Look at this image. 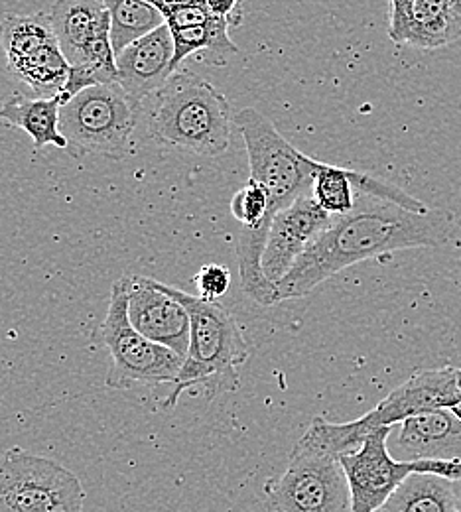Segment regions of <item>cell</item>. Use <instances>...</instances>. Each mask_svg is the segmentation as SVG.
Returning <instances> with one entry per match:
<instances>
[{
    "label": "cell",
    "mask_w": 461,
    "mask_h": 512,
    "mask_svg": "<svg viewBox=\"0 0 461 512\" xmlns=\"http://www.w3.org/2000/svg\"><path fill=\"white\" fill-rule=\"evenodd\" d=\"M450 4H452V12L461 26V0H450Z\"/></svg>",
    "instance_id": "29"
},
{
    "label": "cell",
    "mask_w": 461,
    "mask_h": 512,
    "mask_svg": "<svg viewBox=\"0 0 461 512\" xmlns=\"http://www.w3.org/2000/svg\"><path fill=\"white\" fill-rule=\"evenodd\" d=\"M460 38V22L452 12L450 0H416L395 44L438 50Z\"/></svg>",
    "instance_id": "17"
},
{
    "label": "cell",
    "mask_w": 461,
    "mask_h": 512,
    "mask_svg": "<svg viewBox=\"0 0 461 512\" xmlns=\"http://www.w3.org/2000/svg\"><path fill=\"white\" fill-rule=\"evenodd\" d=\"M172 60V32L164 24L117 54V83L131 99L142 105L144 99L156 95L176 73Z\"/></svg>",
    "instance_id": "15"
},
{
    "label": "cell",
    "mask_w": 461,
    "mask_h": 512,
    "mask_svg": "<svg viewBox=\"0 0 461 512\" xmlns=\"http://www.w3.org/2000/svg\"><path fill=\"white\" fill-rule=\"evenodd\" d=\"M331 221L333 215L318 205L312 193L302 195L274 217L261 260L264 278L274 290Z\"/></svg>",
    "instance_id": "12"
},
{
    "label": "cell",
    "mask_w": 461,
    "mask_h": 512,
    "mask_svg": "<svg viewBox=\"0 0 461 512\" xmlns=\"http://www.w3.org/2000/svg\"><path fill=\"white\" fill-rule=\"evenodd\" d=\"M62 105V95L50 99H28L14 93L2 103L0 121L10 127L22 128L34 140L36 150H42L48 144L67 150V140L60 130Z\"/></svg>",
    "instance_id": "16"
},
{
    "label": "cell",
    "mask_w": 461,
    "mask_h": 512,
    "mask_svg": "<svg viewBox=\"0 0 461 512\" xmlns=\"http://www.w3.org/2000/svg\"><path fill=\"white\" fill-rule=\"evenodd\" d=\"M395 426L379 428L365 438L361 448L339 457L345 471L351 512L381 511L396 489L414 473H434L461 481L460 461H398L389 449Z\"/></svg>",
    "instance_id": "11"
},
{
    "label": "cell",
    "mask_w": 461,
    "mask_h": 512,
    "mask_svg": "<svg viewBox=\"0 0 461 512\" xmlns=\"http://www.w3.org/2000/svg\"><path fill=\"white\" fill-rule=\"evenodd\" d=\"M129 320L146 339L186 357L192 321L188 310L160 282L146 276H127Z\"/></svg>",
    "instance_id": "13"
},
{
    "label": "cell",
    "mask_w": 461,
    "mask_h": 512,
    "mask_svg": "<svg viewBox=\"0 0 461 512\" xmlns=\"http://www.w3.org/2000/svg\"><path fill=\"white\" fill-rule=\"evenodd\" d=\"M357 174L359 172L316 160V180L312 195L318 205L333 217L349 213L355 207L359 195L355 188Z\"/></svg>",
    "instance_id": "23"
},
{
    "label": "cell",
    "mask_w": 461,
    "mask_h": 512,
    "mask_svg": "<svg viewBox=\"0 0 461 512\" xmlns=\"http://www.w3.org/2000/svg\"><path fill=\"white\" fill-rule=\"evenodd\" d=\"M101 339L111 355V369L105 379L109 388L127 390L136 384H174L182 371L184 357L146 339L132 327L127 276L119 278L111 290L107 316L101 323Z\"/></svg>",
    "instance_id": "8"
},
{
    "label": "cell",
    "mask_w": 461,
    "mask_h": 512,
    "mask_svg": "<svg viewBox=\"0 0 461 512\" xmlns=\"http://www.w3.org/2000/svg\"><path fill=\"white\" fill-rule=\"evenodd\" d=\"M452 213H414L393 201L359 193L355 207L333 217L330 227L300 256L276 286V302L304 298L341 270L406 249H440L456 239Z\"/></svg>",
    "instance_id": "1"
},
{
    "label": "cell",
    "mask_w": 461,
    "mask_h": 512,
    "mask_svg": "<svg viewBox=\"0 0 461 512\" xmlns=\"http://www.w3.org/2000/svg\"><path fill=\"white\" fill-rule=\"evenodd\" d=\"M458 495H460V512H461V481H458Z\"/></svg>",
    "instance_id": "31"
},
{
    "label": "cell",
    "mask_w": 461,
    "mask_h": 512,
    "mask_svg": "<svg viewBox=\"0 0 461 512\" xmlns=\"http://www.w3.org/2000/svg\"><path fill=\"white\" fill-rule=\"evenodd\" d=\"M416 0H389V36L396 42Z\"/></svg>",
    "instance_id": "27"
},
{
    "label": "cell",
    "mask_w": 461,
    "mask_h": 512,
    "mask_svg": "<svg viewBox=\"0 0 461 512\" xmlns=\"http://www.w3.org/2000/svg\"><path fill=\"white\" fill-rule=\"evenodd\" d=\"M148 128L166 146L215 158L231 146V105L207 79L188 69H178L152 95Z\"/></svg>",
    "instance_id": "3"
},
{
    "label": "cell",
    "mask_w": 461,
    "mask_h": 512,
    "mask_svg": "<svg viewBox=\"0 0 461 512\" xmlns=\"http://www.w3.org/2000/svg\"><path fill=\"white\" fill-rule=\"evenodd\" d=\"M6 65L16 79L26 83L36 93V97L44 99L58 97L64 93L71 69L58 42L48 44L42 50Z\"/></svg>",
    "instance_id": "20"
},
{
    "label": "cell",
    "mask_w": 461,
    "mask_h": 512,
    "mask_svg": "<svg viewBox=\"0 0 461 512\" xmlns=\"http://www.w3.org/2000/svg\"><path fill=\"white\" fill-rule=\"evenodd\" d=\"M50 22L71 69L64 103L77 93L117 83V56L111 44V14L103 0H56Z\"/></svg>",
    "instance_id": "5"
},
{
    "label": "cell",
    "mask_w": 461,
    "mask_h": 512,
    "mask_svg": "<svg viewBox=\"0 0 461 512\" xmlns=\"http://www.w3.org/2000/svg\"><path fill=\"white\" fill-rule=\"evenodd\" d=\"M398 461H460L461 418L452 410H434L406 418L389 438Z\"/></svg>",
    "instance_id": "14"
},
{
    "label": "cell",
    "mask_w": 461,
    "mask_h": 512,
    "mask_svg": "<svg viewBox=\"0 0 461 512\" xmlns=\"http://www.w3.org/2000/svg\"><path fill=\"white\" fill-rule=\"evenodd\" d=\"M140 117V103L119 83L95 85L62 105L60 130L71 156L97 154L123 160L132 152V138Z\"/></svg>",
    "instance_id": "6"
},
{
    "label": "cell",
    "mask_w": 461,
    "mask_h": 512,
    "mask_svg": "<svg viewBox=\"0 0 461 512\" xmlns=\"http://www.w3.org/2000/svg\"><path fill=\"white\" fill-rule=\"evenodd\" d=\"M111 14V44L115 56L132 42L166 24L164 14L146 0H103Z\"/></svg>",
    "instance_id": "21"
},
{
    "label": "cell",
    "mask_w": 461,
    "mask_h": 512,
    "mask_svg": "<svg viewBox=\"0 0 461 512\" xmlns=\"http://www.w3.org/2000/svg\"><path fill=\"white\" fill-rule=\"evenodd\" d=\"M54 42L58 40L46 14H10L0 22V46L6 54V64L22 60Z\"/></svg>",
    "instance_id": "22"
},
{
    "label": "cell",
    "mask_w": 461,
    "mask_h": 512,
    "mask_svg": "<svg viewBox=\"0 0 461 512\" xmlns=\"http://www.w3.org/2000/svg\"><path fill=\"white\" fill-rule=\"evenodd\" d=\"M164 14L166 26L170 30L176 28H194V26H207L209 22L215 20V16L211 14V10L207 8L205 0H188V2H180L174 6H168L164 10H160Z\"/></svg>",
    "instance_id": "24"
},
{
    "label": "cell",
    "mask_w": 461,
    "mask_h": 512,
    "mask_svg": "<svg viewBox=\"0 0 461 512\" xmlns=\"http://www.w3.org/2000/svg\"><path fill=\"white\" fill-rule=\"evenodd\" d=\"M229 28L231 24L227 20L215 18L207 26L170 30L174 42V71H178L180 64L194 54H201L209 64H227L239 52L229 38Z\"/></svg>",
    "instance_id": "19"
},
{
    "label": "cell",
    "mask_w": 461,
    "mask_h": 512,
    "mask_svg": "<svg viewBox=\"0 0 461 512\" xmlns=\"http://www.w3.org/2000/svg\"><path fill=\"white\" fill-rule=\"evenodd\" d=\"M377 512H385V509H381V511H377Z\"/></svg>",
    "instance_id": "32"
},
{
    "label": "cell",
    "mask_w": 461,
    "mask_h": 512,
    "mask_svg": "<svg viewBox=\"0 0 461 512\" xmlns=\"http://www.w3.org/2000/svg\"><path fill=\"white\" fill-rule=\"evenodd\" d=\"M85 489L66 465L12 448L0 455V512H83Z\"/></svg>",
    "instance_id": "9"
},
{
    "label": "cell",
    "mask_w": 461,
    "mask_h": 512,
    "mask_svg": "<svg viewBox=\"0 0 461 512\" xmlns=\"http://www.w3.org/2000/svg\"><path fill=\"white\" fill-rule=\"evenodd\" d=\"M452 412H454V414H456V416H460V418H461V371H460V404H458V406H456V408H454V410H452Z\"/></svg>",
    "instance_id": "30"
},
{
    "label": "cell",
    "mask_w": 461,
    "mask_h": 512,
    "mask_svg": "<svg viewBox=\"0 0 461 512\" xmlns=\"http://www.w3.org/2000/svg\"><path fill=\"white\" fill-rule=\"evenodd\" d=\"M251 166V180L268 195L272 219L302 195L314 190L316 160L294 148L257 109H243L235 117Z\"/></svg>",
    "instance_id": "7"
},
{
    "label": "cell",
    "mask_w": 461,
    "mask_h": 512,
    "mask_svg": "<svg viewBox=\"0 0 461 512\" xmlns=\"http://www.w3.org/2000/svg\"><path fill=\"white\" fill-rule=\"evenodd\" d=\"M160 286L188 310L192 321L190 349L176 383L164 398V408H174L186 392L213 400L219 394L237 390L239 369L251 357L241 325L219 302L201 300L162 282Z\"/></svg>",
    "instance_id": "2"
},
{
    "label": "cell",
    "mask_w": 461,
    "mask_h": 512,
    "mask_svg": "<svg viewBox=\"0 0 461 512\" xmlns=\"http://www.w3.org/2000/svg\"><path fill=\"white\" fill-rule=\"evenodd\" d=\"M199 298L207 302H219L231 288V272L223 264H205L196 274Z\"/></svg>",
    "instance_id": "25"
},
{
    "label": "cell",
    "mask_w": 461,
    "mask_h": 512,
    "mask_svg": "<svg viewBox=\"0 0 461 512\" xmlns=\"http://www.w3.org/2000/svg\"><path fill=\"white\" fill-rule=\"evenodd\" d=\"M460 404V369H432L410 377L395 388L377 408L347 424H331L314 418L302 436L314 448L324 449L335 457L361 448L365 438L379 428L395 426L406 418L434 412L454 410Z\"/></svg>",
    "instance_id": "4"
},
{
    "label": "cell",
    "mask_w": 461,
    "mask_h": 512,
    "mask_svg": "<svg viewBox=\"0 0 461 512\" xmlns=\"http://www.w3.org/2000/svg\"><path fill=\"white\" fill-rule=\"evenodd\" d=\"M270 512H351V493L339 457L304 440L292 449L284 473L266 485Z\"/></svg>",
    "instance_id": "10"
},
{
    "label": "cell",
    "mask_w": 461,
    "mask_h": 512,
    "mask_svg": "<svg viewBox=\"0 0 461 512\" xmlns=\"http://www.w3.org/2000/svg\"><path fill=\"white\" fill-rule=\"evenodd\" d=\"M385 512H460L458 481L434 475H410L383 507Z\"/></svg>",
    "instance_id": "18"
},
{
    "label": "cell",
    "mask_w": 461,
    "mask_h": 512,
    "mask_svg": "<svg viewBox=\"0 0 461 512\" xmlns=\"http://www.w3.org/2000/svg\"><path fill=\"white\" fill-rule=\"evenodd\" d=\"M146 2H150V4L156 6L158 10H164V8H168V6H174V4H180V2H188V0H146Z\"/></svg>",
    "instance_id": "28"
},
{
    "label": "cell",
    "mask_w": 461,
    "mask_h": 512,
    "mask_svg": "<svg viewBox=\"0 0 461 512\" xmlns=\"http://www.w3.org/2000/svg\"><path fill=\"white\" fill-rule=\"evenodd\" d=\"M215 18L227 20L231 26H239L243 20L241 0H205Z\"/></svg>",
    "instance_id": "26"
}]
</instances>
